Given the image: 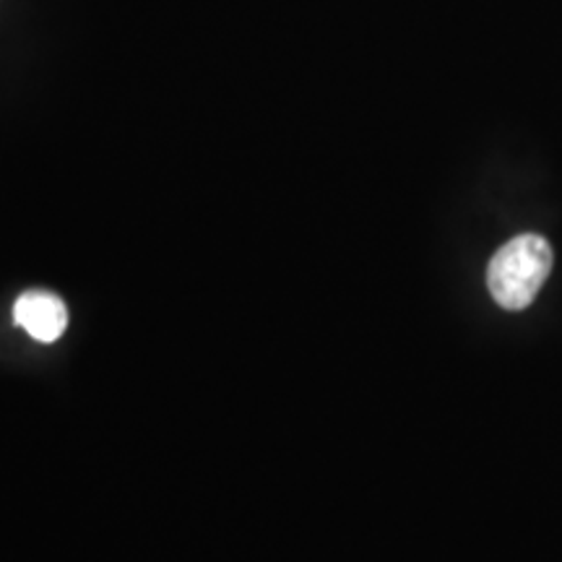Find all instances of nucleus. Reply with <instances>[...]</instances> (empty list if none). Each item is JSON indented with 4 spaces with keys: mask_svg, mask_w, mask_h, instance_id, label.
I'll return each instance as SVG.
<instances>
[{
    "mask_svg": "<svg viewBox=\"0 0 562 562\" xmlns=\"http://www.w3.org/2000/svg\"><path fill=\"white\" fill-rule=\"evenodd\" d=\"M552 271V245L542 235H518L492 256L487 286L505 311L529 307Z\"/></svg>",
    "mask_w": 562,
    "mask_h": 562,
    "instance_id": "f257e3e1",
    "label": "nucleus"
},
{
    "mask_svg": "<svg viewBox=\"0 0 562 562\" xmlns=\"http://www.w3.org/2000/svg\"><path fill=\"white\" fill-rule=\"evenodd\" d=\"M13 323L42 344L58 341L68 326V311L58 294L24 292L13 305Z\"/></svg>",
    "mask_w": 562,
    "mask_h": 562,
    "instance_id": "f03ea898",
    "label": "nucleus"
}]
</instances>
